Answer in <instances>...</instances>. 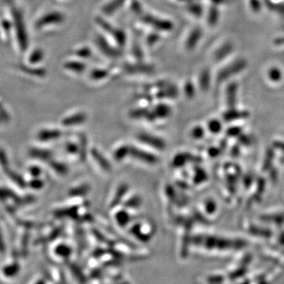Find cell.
Masks as SVG:
<instances>
[{"label": "cell", "instance_id": "obj_1", "mask_svg": "<svg viewBox=\"0 0 284 284\" xmlns=\"http://www.w3.org/2000/svg\"><path fill=\"white\" fill-rule=\"evenodd\" d=\"M96 21L99 27H101L105 31L109 33L115 39L119 47H123L125 46L126 42V33H124L123 30L112 27L110 23L108 22L104 18H99V17L96 18Z\"/></svg>", "mask_w": 284, "mask_h": 284}, {"label": "cell", "instance_id": "obj_2", "mask_svg": "<svg viewBox=\"0 0 284 284\" xmlns=\"http://www.w3.org/2000/svg\"><path fill=\"white\" fill-rule=\"evenodd\" d=\"M140 20L145 24H150L151 27L160 31H170L173 29V23L168 20L156 18L151 14L143 12L140 14Z\"/></svg>", "mask_w": 284, "mask_h": 284}, {"label": "cell", "instance_id": "obj_3", "mask_svg": "<svg viewBox=\"0 0 284 284\" xmlns=\"http://www.w3.org/2000/svg\"><path fill=\"white\" fill-rule=\"evenodd\" d=\"M130 156L146 164H154L158 162L157 156L135 146H131L130 148Z\"/></svg>", "mask_w": 284, "mask_h": 284}, {"label": "cell", "instance_id": "obj_4", "mask_svg": "<svg viewBox=\"0 0 284 284\" xmlns=\"http://www.w3.org/2000/svg\"><path fill=\"white\" fill-rule=\"evenodd\" d=\"M96 43L99 50L109 58L112 59H118L122 56V51H119V49L115 48L108 44V41L104 38L102 36L98 35L96 38Z\"/></svg>", "mask_w": 284, "mask_h": 284}, {"label": "cell", "instance_id": "obj_5", "mask_svg": "<svg viewBox=\"0 0 284 284\" xmlns=\"http://www.w3.org/2000/svg\"><path fill=\"white\" fill-rule=\"evenodd\" d=\"M138 138L142 143L146 144L156 149L163 150L165 148V141L159 137L149 134H140Z\"/></svg>", "mask_w": 284, "mask_h": 284}, {"label": "cell", "instance_id": "obj_6", "mask_svg": "<svg viewBox=\"0 0 284 284\" xmlns=\"http://www.w3.org/2000/svg\"><path fill=\"white\" fill-rule=\"evenodd\" d=\"M65 20V15L60 11H54V12L49 13L44 15L43 18H40L37 21V27L41 28L45 27L47 24H60Z\"/></svg>", "mask_w": 284, "mask_h": 284}, {"label": "cell", "instance_id": "obj_7", "mask_svg": "<svg viewBox=\"0 0 284 284\" xmlns=\"http://www.w3.org/2000/svg\"><path fill=\"white\" fill-rule=\"evenodd\" d=\"M91 156L93 160L96 161V164L105 171H111L112 169V164L110 161L107 160L106 157L99 152V150L93 148L91 149Z\"/></svg>", "mask_w": 284, "mask_h": 284}, {"label": "cell", "instance_id": "obj_8", "mask_svg": "<svg viewBox=\"0 0 284 284\" xmlns=\"http://www.w3.org/2000/svg\"><path fill=\"white\" fill-rule=\"evenodd\" d=\"M125 71L129 73H151L153 71V66L151 65L138 63V64H126L124 66Z\"/></svg>", "mask_w": 284, "mask_h": 284}, {"label": "cell", "instance_id": "obj_9", "mask_svg": "<svg viewBox=\"0 0 284 284\" xmlns=\"http://www.w3.org/2000/svg\"><path fill=\"white\" fill-rule=\"evenodd\" d=\"M86 119H87V115H86V113L79 112V113L66 117L62 123L66 126H75V125L84 123Z\"/></svg>", "mask_w": 284, "mask_h": 284}, {"label": "cell", "instance_id": "obj_10", "mask_svg": "<svg viewBox=\"0 0 284 284\" xmlns=\"http://www.w3.org/2000/svg\"><path fill=\"white\" fill-rule=\"evenodd\" d=\"M62 136V131L57 129H46L40 131L38 138L41 141H50L56 140Z\"/></svg>", "mask_w": 284, "mask_h": 284}, {"label": "cell", "instance_id": "obj_11", "mask_svg": "<svg viewBox=\"0 0 284 284\" xmlns=\"http://www.w3.org/2000/svg\"><path fill=\"white\" fill-rule=\"evenodd\" d=\"M126 1V0H112L103 7L102 11L106 15H112L115 11L121 8Z\"/></svg>", "mask_w": 284, "mask_h": 284}, {"label": "cell", "instance_id": "obj_12", "mask_svg": "<svg viewBox=\"0 0 284 284\" xmlns=\"http://www.w3.org/2000/svg\"><path fill=\"white\" fill-rule=\"evenodd\" d=\"M128 191V186L126 184H122L117 189L115 197L112 199L111 203V208H115L119 205L124 198V196L126 195Z\"/></svg>", "mask_w": 284, "mask_h": 284}, {"label": "cell", "instance_id": "obj_13", "mask_svg": "<svg viewBox=\"0 0 284 284\" xmlns=\"http://www.w3.org/2000/svg\"><path fill=\"white\" fill-rule=\"evenodd\" d=\"M152 112L157 117V119H165L171 115V109L168 105L159 104V105H156Z\"/></svg>", "mask_w": 284, "mask_h": 284}, {"label": "cell", "instance_id": "obj_14", "mask_svg": "<svg viewBox=\"0 0 284 284\" xmlns=\"http://www.w3.org/2000/svg\"><path fill=\"white\" fill-rule=\"evenodd\" d=\"M177 96H178V89L174 86H167L159 91L156 96L159 99H164V98H174Z\"/></svg>", "mask_w": 284, "mask_h": 284}, {"label": "cell", "instance_id": "obj_15", "mask_svg": "<svg viewBox=\"0 0 284 284\" xmlns=\"http://www.w3.org/2000/svg\"><path fill=\"white\" fill-rule=\"evenodd\" d=\"M115 220L120 227H126L131 221V216L126 210H121L115 213Z\"/></svg>", "mask_w": 284, "mask_h": 284}, {"label": "cell", "instance_id": "obj_16", "mask_svg": "<svg viewBox=\"0 0 284 284\" xmlns=\"http://www.w3.org/2000/svg\"><path fill=\"white\" fill-rule=\"evenodd\" d=\"M64 67L66 70L78 73H83L86 70V65L79 61L66 62L64 64Z\"/></svg>", "mask_w": 284, "mask_h": 284}, {"label": "cell", "instance_id": "obj_17", "mask_svg": "<svg viewBox=\"0 0 284 284\" xmlns=\"http://www.w3.org/2000/svg\"><path fill=\"white\" fill-rule=\"evenodd\" d=\"M72 252V248L66 244L58 245L55 249V253L63 259H68L71 256Z\"/></svg>", "mask_w": 284, "mask_h": 284}, {"label": "cell", "instance_id": "obj_18", "mask_svg": "<svg viewBox=\"0 0 284 284\" xmlns=\"http://www.w3.org/2000/svg\"><path fill=\"white\" fill-rule=\"evenodd\" d=\"M31 154L36 158L44 161H50L53 158V153L49 150L34 148V149L32 150Z\"/></svg>", "mask_w": 284, "mask_h": 284}, {"label": "cell", "instance_id": "obj_19", "mask_svg": "<svg viewBox=\"0 0 284 284\" xmlns=\"http://www.w3.org/2000/svg\"><path fill=\"white\" fill-rule=\"evenodd\" d=\"M89 189H90V187L88 184H82V185L78 186V187L70 189L69 194L71 197H82V196L86 195L89 193Z\"/></svg>", "mask_w": 284, "mask_h": 284}, {"label": "cell", "instance_id": "obj_20", "mask_svg": "<svg viewBox=\"0 0 284 284\" xmlns=\"http://www.w3.org/2000/svg\"><path fill=\"white\" fill-rule=\"evenodd\" d=\"M78 212H79V207L73 206V207L66 208L64 210H58L56 211V216L57 217H73V216H77Z\"/></svg>", "mask_w": 284, "mask_h": 284}, {"label": "cell", "instance_id": "obj_21", "mask_svg": "<svg viewBox=\"0 0 284 284\" xmlns=\"http://www.w3.org/2000/svg\"><path fill=\"white\" fill-rule=\"evenodd\" d=\"M130 148L131 146L128 145H122L115 150L114 152V157L117 161H122V160L126 158L128 155H130Z\"/></svg>", "mask_w": 284, "mask_h": 284}, {"label": "cell", "instance_id": "obj_22", "mask_svg": "<svg viewBox=\"0 0 284 284\" xmlns=\"http://www.w3.org/2000/svg\"><path fill=\"white\" fill-rule=\"evenodd\" d=\"M49 162H50V166H51V168L58 174H66V173L68 172V168L66 164L59 162V161H51V160Z\"/></svg>", "mask_w": 284, "mask_h": 284}, {"label": "cell", "instance_id": "obj_23", "mask_svg": "<svg viewBox=\"0 0 284 284\" xmlns=\"http://www.w3.org/2000/svg\"><path fill=\"white\" fill-rule=\"evenodd\" d=\"M109 74V71L105 69H94L90 73L91 79L93 80H102L106 79Z\"/></svg>", "mask_w": 284, "mask_h": 284}, {"label": "cell", "instance_id": "obj_24", "mask_svg": "<svg viewBox=\"0 0 284 284\" xmlns=\"http://www.w3.org/2000/svg\"><path fill=\"white\" fill-rule=\"evenodd\" d=\"M80 143H79V156L82 161H86V150H87V139L85 135L80 137Z\"/></svg>", "mask_w": 284, "mask_h": 284}, {"label": "cell", "instance_id": "obj_25", "mask_svg": "<svg viewBox=\"0 0 284 284\" xmlns=\"http://www.w3.org/2000/svg\"><path fill=\"white\" fill-rule=\"evenodd\" d=\"M141 203H142V200H141V197L135 195L128 199L126 202L124 204V206L127 209H137L141 206Z\"/></svg>", "mask_w": 284, "mask_h": 284}, {"label": "cell", "instance_id": "obj_26", "mask_svg": "<svg viewBox=\"0 0 284 284\" xmlns=\"http://www.w3.org/2000/svg\"><path fill=\"white\" fill-rule=\"evenodd\" d=\"M148 112H149V110L147 108H137V109L131 111L130 116L132 119H142V118H145L147 116Z\"/></svg>", "mask_w": 284, "mask_h": 284}, {"label": "cell", "instance_id": "obj_27", "mask_svg": "<svg viewBox=\"0 0 284 284\" xmlns=\"http://www.w3.org/2000/svg\"><path fill=\"white\" fill-rule=\"evenodd\" d=\"M199 37H200V31L199 30H196L193 31L191 35L189 37L188 40H187V47L189 48H193L195 46L197 40H198Z\"/></svg>", "mask_w": 284, "mask_h": 284}, {"label": "cell", "instance_id": "obj_28", "mask_svg": "<svg viewBox=\"0 0 284 284\" xmlns=\"http://www.w3.org/2000/svg\"><path fill=\"white\" fill-rule=\"evenodd\" d=\"M75 54L77 55L79 57L82 58V59H89L92 56V51L89 47H83L77 50Z\"/></svg>", "mask_w": 284, "mask_h": 284}, {"label": "cell", "instance_id": "obj_29", "mask_svg": "<svg viewBox=\"0 0 284 284\" xmlns=\"http://www.w3.org/2000/svg\"><path fill=\"white\" fill-rule=\"evenodd\" d=\"M66 151L67 153L73 154L79 153V145L73 142H69L66 144Z\"/></svg>", "mask_w": 284, "mask_h": 284}, {"label": "cell", "instance_id": "obj_30", "mask_svg": "<svg viewBox=\"0 0 284 284\" xmlns=\"http://www.w3.org/2000/svg\"><path fill=\"white\" fill-rule=\"evenodd\" d=\"M133 54L135 56L137 60H141L143 59V53H142L141 47L138 44H135L133 47Z\"/></svg>", "mask_w": 284, "mask_h": 284}, {"label": "cell", "instance_id": "obj_31", "mask_svg": "<svg viewBox=\"0 0 284 284\" xmlns=\"http://www.w3.org/2000/svg\"><path fill=\"white\" fill-rule=\"evenodd\" d=\"M131 8H132L133 11H134L135 14H138V16L144 12L143 9H142V7H141V4H140V3H138V1H136V0H135V1L132 3Z\"/></svg>", "mask_w": 284, "mask_h": 284}, {"label": "cell", "instance_id": "obj_32", "mask_svg": "<svg viewBox=\"0 0 284 284\" xmlns=\"http://www.w3.org/2000/svg\"><path fill=\"white\" fill-rule=\"evenodd\" d=\"M159 40H160V36L157 34V33H152L147 38V43H148L149 46L153 45Z\"/></svg>", "mask_w": 284, "mask_h": 284}, {"label": "cell", "instance_id": "obj_33", "mask_svg": "<svg viewBox=\"0 0 284 284\" xmlns=\"http://www.w3.org/2000/svg\"><path fill=\"white\" fill-rule=\"evenodd\" d=\"M31 187L38 190V189L42 188L44 187V183L41 180L37 178V179H34L31 182Z\"/></svg>", "mask_w": 284, "mask_h": 284}, {"label": "cell", "instance_id": "obj_34", "mask_svg": "<svg viewBox=\"0 0 284 284\" xmlns=\"http://www.w3.org/2000/svg\"><path fill=\"white\" fill-rule=\"evenodd\" d=\"M30 172L34 177H38L41 174V169L39 167H32L30 168Z\"/></svg>", "mask_w": 284, "mask_h": 284}, {"label": "cell", "instance_id": "obj_35", "mask_svg": "<svg viewBox=\"0 0 284 284\" xmlns=\"http://www.w3.org/2000/svg\"><path fill=\"white\" fill-rule=\"evenodd\" d=\"M43 57V53L41 51H37L33 55L32 57V61L37 62L40 61Z\"/></svg>", "mask_w": 284, "mask_h": 284}, {"label": "cell", "instance_id": "obj_36", "mask_svg": "<svg viewBox=\"0 0 284 284\" xmlns=\"http://www.w3.org/2000/svg\"><path fill=\"white\" fill-rule=\"evenodd\" d=\"M193 92H194V89H193V86L190 83L186 86V93H187V96H191L193 95Z\"/></svg>", "mask_w": 284, "mask_h": 284}, {"label": "cell", "instance_id": "obj_37", "mask_svg": "<svg viewBox=\"0 0 284 284\" xmlns=\"http://www.w3.org/2000/svg\"><path fill=\"white\" fill-rule=\"evenodd\" d=\"M4 241H3L2 236H1V232H0V252L4 251Z\"/></svg>", "mask_w": 284, "mask_h": 284}]
</instances>
